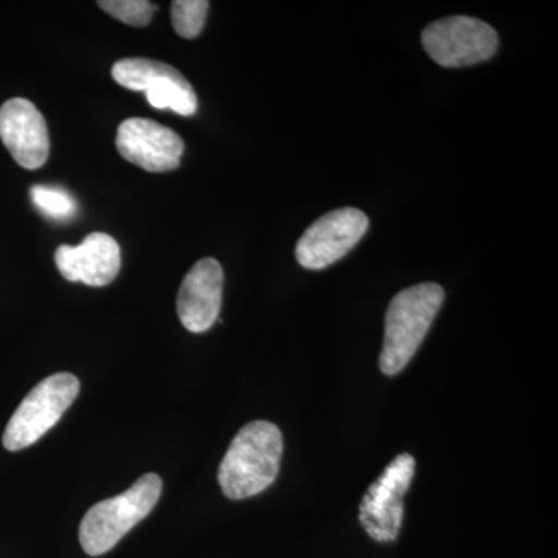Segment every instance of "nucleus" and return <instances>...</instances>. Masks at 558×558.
I'll use <instances>...</instances> for the list:
<instances>
[{"label":"nucleus","instance_id":"nucleus-1","mask_svg":"<svg viewBox=\"0 0 558 558\" xmlns=\"http://www.w3.org/2000/svg\"><path fill=\"white\" fill-rule=\"evenodd\" d=\"M282 457V435L267 421L250 422L231 440L220 462L218 480L230 499L255 497L277 480Z\"/></svg>","mask_w":558,"mask_h":558},{"label":"nucleus","instance_id":"nucleus-2","mask_svg":"<svg viewBox=\"0 0 558 558\" xmlns=\"http://www.w3.org/2000/svg\"><path fill=\"white\" fill-rule=\"evenodd\" d=\"M446 292L436 282H422L402 290L389 303L379 366L396 376L409 365L442 307Z\"/></svg>","mask_w":558,"mask_h":558},{"label":"nucleus","instance_id":"nucleus-3","mask_svg":"<svg viewBox=\"0 0 558 558\" xmlns=\"http://www.w3.org/2000/svg\"><path fill=\"white\" fill-rule=\"evenodd\" d=\"M163 483L156 473L135 481L117 497L97 502L87 510L80 526V542L92 557L109 553L135 524L145 520L159 501Z\"/></svg>","mask_w":558,"mask_h":558},{"label":"nucleus","instance_id":"nucleus-4","mask_svg":"<svg viewBox=\"0 0 558 558\" xmlns=\"http://www.w3.org/2000/svg\"><path fill=\"white\" fill-rule=\"evenodd\" d=\"M78 392L80 380L73 374L58 373L40 380L11 416L3 433V447L20 451L38 442L64 416Z\"/></svg>","mask_w":558,"mask_h":558},{"label":"nucleus","instance_id":"nucleus-5","mask_svg":"<svg viewBox=\"0 0 558 558\" xmlns=\"http://www.w3.org/2000/svg\"><path fill=\"white\" fill-rule=\"evenodd\" d=\"M422 46L442 68H468L494 57L498 35L490 25L475 17L450 16L432 22L422 32Z\"/></svg>","mask_w":558,"mask_h":558},{"label":"nucleus","instance_id":"nucleus-6","mask_svg":"<svg viewBox=\"0 0 558 558\" xmlns=\"http://www.w3.org/2000/svg\"><path fill=\"white\" fill-rule=\"evenodd\" d=\"M416 461L400 453L371 484L360 502V523L371 538L391 543L399 537L403 521V498L413 481Z\"/></svg>","mask_w":558,"mask_h":558},{"label":"nucleus","instance_id":"nucleus-7","mask_svg":"<svg viewBox=\"0 0 558 558\" xmlns=\"http://www.w3.org/2000/svg\"><path fill=\"white\" fill-rule=\"evenodd\" d=\"M112 78L126 89L145 92L153 108L171 109L182 117L196 113V92L170 64L146 58H126L113 64Z\"/></svg>","mask_w":558,"mask_h":558},{"label":"nucleus","instance_id":"nucleus-8","mask_svg":"<svg viewBox=\"0 0 558 558\" xmlns=\"http://www.w3.org/2000/svg\"><path fill=\"white\" fill-rule=\"evenodd\" d=\"M368 227V216L360 209H333L304 231L296 244V260L304 269H326L344 258L365 236Z\"/></svg>","mask_w":558,"mask_h":558},{"label":"nucleus","instance_id":"nucleus-9","mask_svg":"<svg viewBox=\"0 0 558 558\" xmlns=\"http://www.w3.org/2000/svg\"><path fill=\"white\" fill-rule=\"evenodd\" d=\"M116 145L124 160L148 172L174 171L185 149L178 132L137 117L120 124Z\"/></svg>","mask_w":558,"mask_h":558},{"label":"nucleus","instance_id":"nucleus-10","mask_svg":"<svg viewBox=\"0 0 558 558\" xmlns=\"http://www.w3.org/2000/svg\"><path fill=\"white\" fill-rule=\"evenodd\" d=\"M0 140L25 170H38L49 159V128L32 101L13 98L0 106Z\"/></svg>","mask_w":558,"mask_h":558},{"label":"nucleus","instance_id":"nucleus-11","mask_svg":"<svg viewBox=\"0 0 558 558\" xmlns=\"http://www.w3.org/2000/svg\"><path fill=\"white\" fill-rule=\"evenodd\" d=\"M223 270L215 258L201 259L183 278L178 295L180 322L190 332H207L222 306Z\"/></svg>","mask_w":558,"mask_h":558},{"label":"nucleus","instance_id":"nucleus-12","mask_svg":"<svg viewBox=\"0 0 558 558\" xmlns=\"http://www.w3.org/2000/svg\"><path fill=\"white\" fill-rule=\"evenodd\" d=\"M54 263L70 282H84L90 288H105L119 275V244L106 233H90L80 245H61L54 252Z\"/></svg>","mask_w":558,"mask_h":558},{"label":"nucleus","instance_id":"nucleus-13","mask_svg":"<svg viewBox=\"0 0 558 558\" xmlns=\"http://www.w3.org/2000/svg\"><path fill=\"white\" fill-rule=\"evenodd\" d=\"M209 2L207 0H174L171 3V22L182 38L194 39L204 28Z\"/></svg>","mask_w":558,"mask_h":558},{"label":"nucleus","instance_id":"nucleus-14","mask_svg":"<svg viewBox=\"0 0 558 558\" xmlns=\"http://www.w3.org/2000/svg\"><path fill=\"white\" fill-rule=\"evenodd\" d=\"M98 7L131 27H146L157 11L156 3L148 0H101Z\"/></svg>","mask_w":558,"mask_h":558},{"label":"nucleus","instance_id":"nucleus-15","mask_svg":"<svg viewBox=\"0 0 558 558\" xmlns=\"http://www.w3.org/2000/svg\"><path fill=\"white\" fill-rule=\"evenodd\" d=\"M31 196L36 208L49 218L68 219L75 215L76 204L68 191L35 185L32 186Z\"/></svg>","mask_w":558,"mask_h":558}]
</instances>
